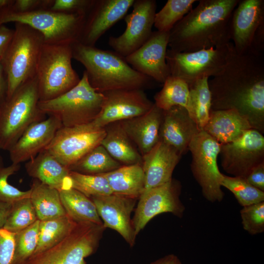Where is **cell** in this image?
I'll list each match as a JSON object with an SVG mask.
<instances>
[{
	"instance_id": "obj_12",
	"label": "cell",
	"mask_w": 264,
	"mask_h": 264,
	"mask_svg": "<svg viewBox=\"0 0 264 264\" xmlns=\"http://www.w3.org/2000/svg\"><path fill=\"white\" fill-rule=\"evenodd\" d=\"M106 132L105 127H98L93 121L73 127L62 126L45 149L68 168L100 145Z\"/></svg>"
},
{
	"instance_id": "obj_41",
	"label": "cell",
	"mask_w": 264,
	"mask_h": 264,
	"mask_svg": "<svg viewBox=\"0 0 264 264\" xmlns=\"http://www.w3.org/2000/svg\"><path fill=\"white\" fill-rule=\"evenodd\" d=\"M243 228L252 235L264 231V201L242 207L240 211Z\"/></svg>"
},
{
	"instance_id": "obj_8",
	"label": "cell",
	"mask_w": 264,
	"mask_h": 264,
	"mask_svg": "<svg viewBox=\"0 0 264 264\" xmlns=\"http://www.w3.org/2000/svg\"><path fill=\"white\" fill-rule=\"evenodd\" d=\"M106 229L103 224L76 222L58 243L18 264H87L85 258L96 252Z\"/></svg>"
},
{
	"instance_id": "obj_13",
	"label": "cell",
	"mask_w": 264,
	"mask_h": 264,
	"mask_svg": "<svg viewBox=\"0 0 264 264\" xmlns=\"http://www.w3.org/2000/svg\"><path fill=\"white\" fill-rule=\"evenodd\" d=\"M181 192V183L173 178L165 184L144 190L138 198L132 219L135 235L160 214L170 213L181 218L185 207L180 199Z\"/></svg>"
},
{
	"instance_id": "obj_49",
	"label": "cell",
	"mask_w": 264,
	"mask_h": 264,
	"mask_svg": "<svg viewBox=\"0 0 264 264\" xmlns=\"http://www.w3.org/2000/svg\"><path fill=\"white\" fill-rule=\"evenodd\" d=\"M12 204L0 201V227H3L10 213Z\"/></svg>"
},
{
	"instance_id": "obj_7",
	"label": "cell",
	"mask_w": 264,
	"mask_h": 264,
	"mask_svg": "<svg viewBox=\"0 0 264 264\" xmlns=\"http://www.w3.org/2000/svg\"><path fill=\"white\" fill-rule=\"evenodd\" d=\"M104 99L88 82L84 71L79 82L54 99L39 101L38 106L45 115L58 118L63 127H73L93 121L99 113Z\"/></svg>"
},
{
	"instance_id": "obj_2",
	"label": "cell",
	"mask_w": 264,
	"mask_h": 264,
	"mask_svg": "<svg viewBox=\"0 0 264 264\" xmlns=\"http://www.w3.org/2000/svg\"><path fill=\"white\" fill-rule=\"evenodd\" d=\"M240 0H200L170 31L168 46L177 52L218 48L231 43L230 23Z\"/></svg>"
},
{
	"instance_id": "obj_35",
	"label": "cell",
	"mask_w": 264,
	"mask_h": 264,
	"mask_svg": "<svg viewBox=\"0 0 264 264\" xmlns=\"http://www.w3.org/2000/svg\"><path fill=\"white\" fill-rule=\"evenodd\" d=\"M196 0H168L155 13L154 25L157 31L169 32L193 9Z\"/></svg>"
},
{
	"instance_id": "obj_6",
	"label": "cell",
	"mask_w": 264,
	"mask_h": 264,
	"mask_svg": "<svg viewBox=\"0 0 264 264\" xmlns=\"http://www.w3.org/2000/svg\"><path fill=\"white\" fill-rule=\"evenodd\" d=\"M72 59L71 44H44L36 73L40 101L58 97L79 82Z\"/></svg>"
},
{
	"instance_id": "obj_4",
	"label": "cell",
	"mask_w": 264,
	"mask_h": 264,
	"mask_svg": "<svg viewBox=\"0 0 264 264\" xmlns=\"http://www.w3.org/2000/svg\"><path fill=\"white\" fill-rule=\"evenodd\" d=\"M39 101L35 76L0 105V149L8 151L30 125L44 119Z\"/></svg>"
},
{
	"instance_id": "obj_43",
	"label": "cell",
	"mask_w": 264,
	"mask_h": 264,
	"mask_svg": "<svg viewBox=\"0 0 264 264\" xmlns=\"http://www.w3.org/2000/svg\"><path fill=\"white\" fill-rule=\"evenodd\" d=\"M15 244V233L0 227V264H11Z\"/></svg>"
},
{
	"instance_id": "obj_47",
	"label": "cell",
	"mask_w": 264,
	"mask_h": 264,
	"mask_svg": "<svg viewBox=\"0 0 264 264\" xmlns=\"http://www.w3.org/2000/svg\"><path fill=\"white\" fill-rule=\"evenodd\" d=\"M7 79L2 62L0 58V105L6 99L7 92Z\"/></svg>"
},
{
	"instance_id": "obj_22",
	"label": "cell",
	"mask_w": 264,
	"mask_h": 264,
	"mask_svg": "<svg viewBox=\"0 0 264 264\" xmlns=\"http://www.w3.org/2000/svg\"><path fill=\"white\" fill-rule=\"evenodd\" d=\"M199 131L184 108L175 106L163 110L159 140L175 149L181 155L189 151L191 141Z\"/></svg>"
},
{
	"instance_id": "obj_48",
	"label": "cell",
	"mask_w": 264,
	"mask_h": 264,
	"mask_svg": "<svg viewBox=\"0 0 264 264\" xmlns=\"http://www.w3.org/2000/svg\"><path fill=\"white\" fill-rule=\"evenodd\" d=\"M150 264H182V263L177 256L170 254L158 259Z\"/></svg>"
},
{
	"instance_id": "obj_33",
	"label": "cell",
	"mask_w": 264,
	"mask_h": 264,
	"mask_svg": "<svg viewBox=\"0 0 264 264\" xmlns=\"http://www.w3.org/2000/svg\"><path fill=\"white\" fill-rule=\"evenodd\" d=\"M76 223L67 215L40 221L38 244L34 253L45 250L58 243L69 234Z\"/></svg>"
},
{
	"instance_id": "obj_40",
	"label": "cell",
	"mask_w": 264,
	"mask_h": 264,
	"mask_svg": "<svg viewBox=\"0 0 264 264\" xmlns=\"http://www.w3.org/2000/svg\"><path fill=\"white\" fill-rule=\"evenodd\" d=\"M20 164L12 163L0 169V201L13 204L22 199L30 198L31 190L22 191L8 182V177L18 172Z\"/></svg>"
},
{
	"instance_id": "obj_14",
	"label": "cell",
	"mask_w": 264,
	"mask_h": 264,
	"mask_svg": "<svg viewBox=\"0 0 264 264\" xmlns=\"http://www.w3.org/2000/svg\"><path fill=\"white\" fill-rule=\"evenodd\" d=\"M223 170L233 176L245 178L251 170L264 163V137L251 129L237 139L220 146Z\"/></svg>"
},
{
	"instance_id": "obj_51",
	"label": "cell",
	"mask_w": 264,
	"mask_h": 264,
	"mask_svg": "<svg viewBox=\"0 0 264 264\" xmlns=\"http://www.w3.org/2000/svg\"><path fill=\"white\" fill-rule=\"evenodd\" d=\"M4 167L3 161L2 156L0 154V169Z\"/></svg>"
},
{
	"instance_id": "obj_17",
	"label": "cell",
	"mask_w": 264,
	"mask_h": 264,
	"mask_svg": "<svg viewBox=\"0 0 264 264\" xmlns=\"http://www.w3.org/2000/svg\"><path fill=\"white\" fill-rule=\"evenodd\" d=\"M169 33L170 31H153L147 41L125 57V60L137 71L163 84L171 76L166 59Z\"/></svg>"
},
{
	"instance_id": "obj_18",
	"label": "cell",
	"mask_w": 264,
	"mask_h": 264,
	"mask_svg": "<svg viewBox=\"0 0 264 264\" xmlns=\"http://www.w3.org/2000/svg\"><path fill=\"white\" fill-rule=\"evenodd\" d=\"M134 0H94L86 16L77 42L94 46L98 40L121 20Z\"/></svg>"
},
{
	"instance_id": "obj_5",
	"label": "cell",
	"mask_w": 264,
	"mask_h": 264,
	"mask_svg": "<svg viewBox=\"0 0 264 264\" xmlns=\"http://www.w3.org/2000/svg\"><path fill=\"white\" fill-rule=\"evenodd\" d=\"M15 23L13 37L1 59L7 79L6 99L36 76L39 56L45 43L39 32L26 24Z\"/></svg>"
},
{
	"instance_id": "obj_36",
	"label": "cell",
	"mask_w": 264,
	"mask_h": 264,
	"mask_svg": "<svg viewBox=\"0 0 264 264\" xmlns=\"http://www.w3.org/2000/svg\"><path fill=\"white\" fill-rule=\"evenodd\" d=\"M221 186L231 192L242 207L264 201V192L251 185L245 178L223 174Z\"/></svg>"
},
{
	"instance_id": "obj_42",
	"label": "cell",
	"mask_w": 264,
	"mask_h": 264,
	"mask_svg": "<svg viewBox=\"0 0 264 264\" xmlns=\"http://www.w3.org/2000/svg\"><path fill=\"white\" fill-rule=\"evenodd\" d=\"M94 0H54L50 10L66 14L86 16Z\"/></svg>"
},
{
	"instance_id": "obj_28",
	"label": "cell",
	"mask_w": 264,
	"mask_h": 264,
	"mask_svg": "<svg viewBox=\"0 0 264 264\" xmlns=\"http://www.w3.org/2000/svg\"><path fill=\"white\" fill-rule=\"evenodd\" d=\"M113 194L138 198L144 189V174L142 164L122 165L102 174Z\"/></svg>"
},
{
	"instance_id": "obj_11",
	"label": "cell",
	"mask_w": 264,
	"mask_h": 264,
	"mask_svg": "<svg viewBox=\"0 0 264 264\" xmlns=\"http://www.w3.org/2000/svg\"><path fill=\"white\" fill-rule=\"evenodd\" d=\"M221 144L203 131H199L191 141L188 150L192 156L191 170L201 189L203 196L211 202H220L224 196L221 189L223 174L217 158Z\"/></svg>"
},
{
	"instance_id": "obj_23",
	"label": "cell",
	"mask_w": 264,
	"mask_h": 264,
	"mask_svg": "<svg viewBox=\"0 0 264 264\" xmlns=\"http://www.w3.org/2000/svg\"><path fill=\"white\" fill-rule=\"evenodd\" d=\"M181 156L175 149L159 140L148 153L142 156L145 180L144 190L170 181Z\"/></svg>"
},
{
	"instance_id": "obj_16",
	"label": "cell",
	"mask_w": 264,
	"mask_h": 264,
	"mask_svg": "<svg viewBox=\"0 0 264 264\" xmlns=\"http://www.w3.org/2000/svg\"><path fill=\"white\" fill-rule=\"evenodd\" d=\"M102 93L101 110L93 121L100 127L143 115L154 105L142 89H118Z\"/></svg>"
},
{
	"instance_id": "obj_27",
	"label": "cell",
	"mask_w": 264,
	"mask_h": 264,
	"mask_svg": "<svg viewBox=\"0 0 264 264\" xmlns=\"http://www.w3.org/2000/svg\"><path fill=\"white\" fill-rule=\"evenodd\" d=\"M106 135L101 145L122 165L142 164V157L119 122L105 127Z\"/></svg>"
},
{
	"instance_id": "obj_1",
	"label": "cell",
	"mask_w": 264,
	"mask_h": 264,
	"mask_svg": "<svg viewBox=\"0 0 264 264\" xmlns=\"http://www.w3.org/2000/svg\"><path fill=\"white\" fill-rule=\"evenodd\" d=\"M211 110H234L264 133V53L232 52L222 72L208 79Z\"/></svg>"
},
{
	"instance_id": "obj_37",
	"label": "cell",
	"mask_w": 264,
	"mask_h": 264,
	"mask_svg": "<svg viewBox=\"0 0 264 264\" xmlns=\"http://www.w3.org/2000/svg\"><path fill=\"white\" fill-rule=\"evenodd\" d=\"M69 176L71 188L89 198L113 194L107 179L102 174L85 175L70 171Z\"/></svg>"
},
{
	"instance_id": "obj_38",
	"label": "cell",
	"mask_w": 264,
	"mask_h": 264,
	"mask_svg": "<svg viewBox=\"0 0 264 264\" xmlns=\"http://www.w3.org/2000/svg\"><path fill=\"white\" fill-rule=\"evenodd\" d=\"M38 220L30 198H24L12 204L3 228L16 233L28 227Z\"/></svg>"
},
{
	"instance_id": "obj_46",
	"label": "cell",
	"mask_w": 264,
	"mask_h": 264,
	"mask_svg": "<svg viewBox=\"0 0 264 264\" xmlns=\"http://www.w3.org/2000/svg\"><path fill=\"white\" fill-rule=\"evenodd\" d=\"M14 29H11L4 24L0 25V58L3 57L12 39Z\"/></svg>"
},
{
	"instance_id": "obj_45",
	"label": "cell",
	"mask_w": 264,
	"mask_h": 264,
	"mask_svg": "<svg viewBox=\"0 0 264 264\" xmlns=\"http://www.w3.org/2000/svg\"><path fill=\"white\" fill-rule=\"evenodd\" d=\"M245 179L251 185L264 192V163L254 168Z\"/></svg>"
},
{
	"instance_id": "obj_20",
	"label": "cell",
	"mask_w": 264,
	"mask_h": 264,
	"mask_svg": "<svg viewBox=\"0 0 264 264\" xmlns=\"http://www.w3.org/2000/svg\"><path fill=\"white\" fill-rule=\"evenodd\" d=\"M264 25V0H240L230 20L231 42L237 53L248 51L255 34Z\"/></svg>"
},
{
	"instance_id": "obj_44",
	"label": "cell",
	"mask_w": 264,
	"mask_h": 264,
	"mask_svg": "<svg viewBox=\"0 0 264 264\" xmlns=\"http://www.w3.org/2000/svg\"><path fill=\"white\" fill-rule=\"evenodd\" d=\"M53 2L54 0H15L13 6L6 10L14 13H25L50 9Z\"/></svg>"
},
{
	"instance_id": "obj_25",
	"label": "cell",
	"mask_w": 264,
	"mask_h": 264,
	"mask_svg": "<svg viewBox=\"0 0 264 264\" xmlns=\"http://www.w3.org/2000/svg\"><path fill=\"white\" fill-rule=\"evenodd\" d=\"M24 167L29 176L59 192L71 188L69 170L46 149L27 161Z\"/></svg>"
},
{
	"instance_id": "obj_31",
	"label": "cell",
	"mask_w": 264,
	"mask_h": 264,
	"mask_svg": "<svg viewBox=\"0 0 264 264\" xmlns=\"http://www.w3.org/2000/svg\"><path fill=\"white\" fill-rule=\"evenodd\" d=\"M208 77L199 79L189 85V101L187 111L199 131L207 123L211 110V94Z\"/></svg>"
},
{
	"instance_id": "obj_26",
	"label": "cell",
	"mask_w": 264,
	"mask_h": 264,
	"mask_svg": "<svg viewBox=\"0 0 264 264\" xmlns=\"http://www.w3.org/2000/svg\"><path fill=\"white\" fill-rule=\"evenodd\" d=\"M251 129L247 119L235 110H211L202 131L222 144L237 139Z\"/></svg>"
},
{
	"instance_id": "obj_15",
	"label": "cell",
	"mask_w": 264,
	"mask_h": 264,
	"mask_svg": "<svg viewBox=\"0 0 264 264\" xmlns=\"http://www.w3.org/2000/svg\"><path fill=\"white\" fill-rule=\"evenodd\" d=\"M132 6V12L125 17V31L108 40L114 51L124 58L138 49L150 37L157 6L155 0H134Z\"/></svg>"
},
{
	"instance_id": "obj_29",
	"label": "cell",
	"mask_w": 264,
	"mask_h": 264,
	"mask_svg": "<svg viewBox=\"0 0 264 264\" xmlns=\"http://www.w3.org/2000/svg\"><path fill=\"white\" fill-rule=\"evenodd\" d=\"M30 189V198L39 220H46L67 215L58 190L36 179L32 180Z\"/></svg>"
},
{
	"instance_id": "obj_34",
	"label": "cell",
	"mask_w": 264,
	"mask_h": 264,
	"mask_svg": "<svg viewBox=\"0 0 264 264\" xmlns=\"http://www.w3.org/2000/svg\"><path fill=\"white\" fill-rule=\"evenodd\" d=\"M163 88L154 96V104L162 110L175 106L187 110L189 101V87L183 80L169 76L163 84Z\"/></svg>"
},
{
	"instance_id": "obj_24",
	"label": "cell",
	"mask_w": 264,
	"mask_h": 264,
	"mask_svg": "<svg viewBox=\"0 0 264 264\" xmlns=\"http://www.w3.org/2000/svg\"><path fill=\"white\" fill-rule=\"evenodd\" d=\"M162 114L163 110L154 104L147 113L119 122L142 156L148 153L159 140Z\"/></svg>"
},
{
	"instance_id": "obj_19",
	"label": "cell",
	"mask_w": 264,
	"mask_h": 264,
	"mask_svg": "<svg viewBox=\"0 0 264 264\" xmlns=\"http://www.w3.org/2000/svg\"><path fill=\"white\" fill-rule=\"evenodd\" d=\"M90 198L95 204L104 226L117 232L131 247L133 246L136 235L131 216L137 198L114 194Z\"/></svg>"
},
{
	"instance_id": "obj_9",
	"label": "cell",
	"mask_w": 264,
	"mask_h": 264,
	"mask_svg": "<svg viewBox=\"0 0 264 264\" xmlns=\"http://www.w3.org/2000/svg\"><path fill=\"white\" fill-rule=\"evenodd\" d=\"M86 16L50 9L17 13L0 9V25L8 22L26 24L41 33L47 44H71L78 41Z\"/></svg>"
},
{
	"instance_id": "obj_39",
	"label": "cell",
	"mask_w": 264,
	"mask_h": 264,
	"mask_svg": "<svg viewBox=\"0 0 264 264\" xmlns=\"http://www.w3.org/2000/svg\"><path fill=\"white\" fill-rule=\"evenodd\" d=\"M40 222L38 220L26 228L15 233V250L11 264H18L34 253L38 244Z\"/></svg>"
},
{
	"instance_id": "obj_32",
	"label": "cell",
	"mask_w": 264,
	"mask_h": 264,
	"mask_svg": "<svg viewBox=\"0 0 264 264\" xmlns=\"http://www.w3.org/2000/svg\"><path fill=\"white\" fill-rule=\"evenodd\" d=\"M122 166L99 145L68 168L69 171L85 175H99L113 171Z\"/></svg>"
},
{
	"instance_id": "obj_3",
	"label": "cell",
	"mask_w": 264,
	"mask_h": 264,
	"mask_svg": "<svg viewBox=\"0 0 264 264\" xmlns=\"http://www.w3.org/2000/svg\"><path fill=\"white\" fill-rule=\"evenodd\" d=\"M71 47L73 59L84 66L88 82L99 92L144 90L155 82L134 69L115 51L85 45L77 41L71 44Z\"/></svg>"
},
{
	"instance_id": "obj_21",
	"label": "cell",
	"mask_w": 264,
	"mask_h": 264,
	"mask_svg": "<svg viewBox=\"0 0 264 264\" xmlns=\"http://www.w3.org/2000/svg\"><path fill=\"white\" fill-rule=\"evenodd\" d=\"M62 126L60 120L51 115L30 125L8 150L12 163L20 164L34 157L45 149Z\"/></svg>"
},
{
	"instance_id": "obj_50",
	"label": "cell",
	"mask_w": 264,
	"mask_h": 264,
	"mask_svg": "<svg viewBox=\"0 0 264 264\" xmlns=\"http://www.w3.org/2000/svg\"><path fill=\"white\" fill-rule=\"evenodd\" d=\"M15 1V0H0V9H10Z\"/></svg>"
},
{
	"instance_id": "obj_10",
	"label": "cell",
	"mask_w": 264,
	"mask_h": 264,
	"mask_svg": "<svg viewBox=\"0 0 264 264\" xmlns=\"http://www.w3.org/2000/svg\"><path fill=\"white\" fill-rule=\"evenodd\" d=\"M234 46L231 42L222 47L192 52H177L168 49L166 62L172 76L190 85L196 80L215 77L224 69Z\"/></svg>"
},
{
	"instance_id": "obj_30",
	"label": "cell",
	"mask_w": 264,
	"mask_h": 264,
	"mask_svg": "<svg viewBox=\"0 0 264 264\" xmlns=\"http://www.w3.org/2000/svg\"><path fill=\"white\" fill-rule=\"evenodd\" d=\"M60 196L66 214L74 221L103 224L93 201L81 192L69 188L60 191Z\"/></svg>"
}]
</instances>
